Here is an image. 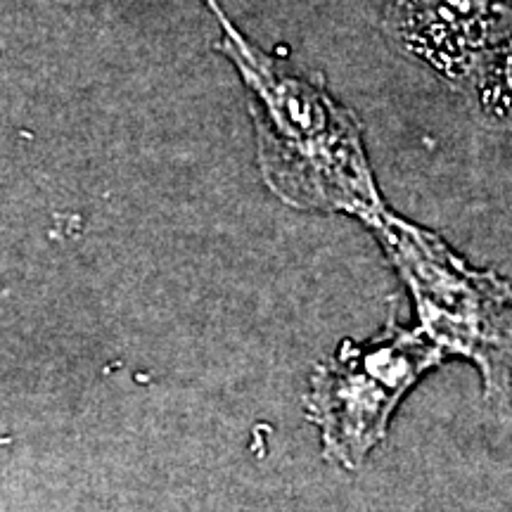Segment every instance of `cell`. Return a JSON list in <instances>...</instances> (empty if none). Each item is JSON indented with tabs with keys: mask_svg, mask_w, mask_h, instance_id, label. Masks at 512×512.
Here are the masks:
<instances>
[{
	"mask_svg": "<svg viewBox=\"0 0 512 512\" xmlns=\"http://www.w3.org/2000/svg\"><path fill=\"white\" fill-rule=\"evenodd\" d=\"M418 299L422 332L444 351L479 363L494 384L508 354V292L494 275L470 271L430 230L389 214L375 228Z\"/></svg>",
	"mask_w": 512,
	"mask_h": 512,
	"instance_id": "cell-2",
	"label": "cell"
},
{
	"mask_svg": "<svg viewBox=\"0 0 512 512\" xmlns=\"http://www.w3.org/2000/svg\"><path fill=\"white\" fill-rule=\"evenodd\" d=\"M441 358L422 332L389 323L373 342L344 344L311 377L309 411L323 432L325 453L358 467L387 434L389 415L415 380Z\"/></svg>",
	"mask_w": 512,
	"mask_h": 512,
	"instance_id": "cell-3",
	"label": "cell"
},
{
	"mask_svg": "<svg viewBox=\"0 0 512 512\" xmlns=\"http://www.w3.org/2000/svg\"><path fill=\"white\" fill-rule=\"evenodd\" d=\"M202 3L221 27L216 50L249 93L256 157L271 190L292 207L347 211L380 226L392 211L375 185L354 112L339 105L323 79L256 46L219 0Z\"/></svg>",
	"mask_w": 512,
	"mask_h": 512,
	"instance_id": "cell-1",
	"label": "cell"
},
{
	"mask_svg": "<svg viewBox=\"0 0 512 512\" xmlns=\"http://www.w3.org/2000/svg\"><path fill=\"white\" fill-rule=\"evenodd\" d=\"M387 34L486 110L508 112L510 0H387Z\"/></svg>",
	"mask_w": 512,
	"mask_h": 512,
	"instance_id": "cell-4",
	"label": "cell"
}]
</instances>
